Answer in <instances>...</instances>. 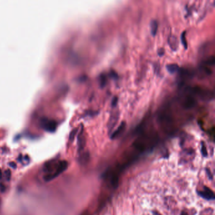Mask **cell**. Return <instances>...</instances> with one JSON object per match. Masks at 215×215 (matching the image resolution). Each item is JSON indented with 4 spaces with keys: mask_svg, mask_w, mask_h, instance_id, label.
<instances>
[{
    "mask_svg": "<svg viewBox=\"0 0 215 215\" xmlns=\"http://www.w3.org/2000/svg\"><path fill=\"white\" fill-rule=\"evenodd\" d=\"M198 194L199 196H201L202 198L206 199V200H214L215 197H214V194L213 191L209 189V187L206 186H204L203 190L202 191H198Z\"/></svg>",
    "mask_w": 215,
    "mask_h": 215,
    "instance_id": "6da1fadb",
    "label": "cell"
},
{
    "mask_svg": "<svg viewBox=\"0 0 215 215\" xmlns=\"http://www.w3.org/2000/svg\"><path fill=\"white\" fill-rule=\"evenodd\" d=\"M68 166V163L65 160H62V161H60L57 162L56 171H55L54 173L52 176V177H51L50 180H52V179H54L55 177H57L59 174H61V173H63L64 171H65L67 169Z\"/></svg>",
    "mask_w": 215,
    "mask_h": 215,
    "instance_id": "7a4b0ae2",
    "label": "cell"
},
{
    "mask_svg": "<svg viewBox=\"0 0 215 215\" xmlns=\"http://www.w3.org/2000/svg\"><path fill=\"white\" fill-rule=\"evenodd\" d=\"M126 124L124 121L121 122V123L120 125L118 126V128L112 133L110 135V139H115L120 136L122 133H123L126 129Z\"/></svg>",
    "mask_w": 215,
    "mask_h": 215,
    "instance_id": "3957f363",
    "label": "cell"
},
{
    "mask_svg": "<svg viewBox=\"0 0 215 215\" xmlns=\"http://www.w3.org/2000/svg\"><path fill=\"white\" fill-rule=\"evenodd\" d=\"M150 27L151 34L152 35V36L155 37L157 35V33L158 32V23L156 20H151L150 24Z\"/></svg>",
    "mask_w": 215,
    "mask_h": 215,
    "instance_id": "277c9868",
    "label": "cell"
},
{
    "mask_svg": "<svg viewBox=\"0 0 215 215\" xmlns=\"http://www.w3.org/2000/svg\"><path fill=\"white\" fill-rule=\"evenodd\" d=\"M169 44L172 50H176L179 45L177 38L176 36H170L169 39Z\"/></svg>",
    "mask_w": 215,
    "mask_h": 215,
    "instance_id": "5b68a950",
    "label": "cell"
},
{
    "mask_svg": "<svg viewBox=\"0 0 215 215\" xmlns=\"http://www.w3.org/2000/svg\"><path fill=\"white\" fill-rule=\"evenodd\" d=\"M78 150L79 151L82 150L85 146V138L83 135V129H81V131L78 136Z\"/></svg>",
    "mask_w": 215,
    "mask_h": 215,
    "instance_id": "8992f818",
    "label": "cell"
},
{
    "mask_svg": "<svg viewBox=\"0 0 215 215\" xmlns=\"http://www.w3.org/2000/svg\"><path fill=\"white\" fill-rule=\"evenodd\" d=\"M166 69L169 73L174 74V73L178 72L180 69V68L177 64L172 63V64L167 65L166 66Z\"/></svg>",
    "mask_w": 215,
    "mask_h": 215,
    "instance_id": "52a82bcc",
    "label": "cell"
},
{
    "mask_svg": "<svg viewBox=\"0 0 215 215\" xmlns=\"http://www.w3.org/2000/svg\"><path fill=\"white\" fill-rule=\"evenodd\" d=\"M107 76L104 73L100 74L98 76V83L100 87L102 88H104L107 84Z\"/></svg>",
    "mask_w": 215,
    "mask_h": 215,
    "instance_id": "ba28073f",
    "label": "cell"
},
{
    "mask_svg": "<svg viewBox=\"0 0 215 215\" xmlns=\"http://www.w3.org/2000/svg\"><path fill=\"white\" fill-rule=\"evenodd\" d=\"M118 117H119V116H118L117 114H114V116L111 117V118L109 120V131H111V129L115 126L116 124L117 123V122L118 120Z\"/></svg>",
    "mask_w": 215,
    "mask_h": 215,
    "instance_id": "9c48e42d",
    "label": "cell"
},
{
    "mask_svg": "<svg viewBox=\"0 0 215 215\" xmlns=\"http://www.w3.org/2000/svg\"><path fill=\"white\" fill-rule=\"evenodd\" d=\"M194 105H195V100H194L191 97L187 98L185 101H184L183 104V106L185 108H187V109L191 108Z\"/></svg>",
    "mask_w": 215,
    "mask_h": 215,
    "instance_id": "30bf717a",
    "label": "cell"
},
{
    "mask_svg": "<svg viewBox=\"0 0 215 215\" xmlns=\"http://www.w3.org/2000/svg\"><path fill=\"white\" fill-rule=\"evenodd\" d=\"M180 40L181 43L183 47V48L185 49H187V38H186V31H183L180 35Z\"/></svg>",
    "mask_w": 215,
    "mask_h": 215,
    "instance_id": "8fae6325",
    "label": "cell"
},
{
    "mask_svg": "<svg viewBox=\"0 0 215 215\" xmlns=\"http://www.w3.org/2000/svg\"><path fill=\"white\" fill-rule=\"evenodd\" d=\"M201 151L204 157H208V150L206 148V146L205 143H204V142L203 141H201Z\"/></svg>",
    "mask_w": 215,
    "mask_h": 215,
    "instance_id": "7c38bea8",
    "label": "cell"
},
{
    "mask_svg": "<svg viewBox=\"0 0 215 215\" xmlns=\"http://www.w3.org/2000/svg\"><path fill=\"white\" fill-rule=\"evenodd\" d=\"M88 159H89L88 153H83V155H82L80 157L79 161H80V163H81V164H84V163H86L88 161Z\"/></svg>",
    "mask_w": 215,
    "mask_h": 215,
    "instance_id": "4fadbf2b",
    "label": "cell"
},
{
    "mask_svg": "<svg viewBox=\"0 0 215 215\" xmlns=\"http://www.w3.org/2000/svg\"><path fill=\"white\" fill-rule=\"evenodd\" d=\"M205 64L207 65L208 66H213L214 64V56H212L209 58H208L206 61Z\"/></svg>",
    "mask_w": 215,
    "mask_h": 215,
    "instance_id": "5bb4252c",
    "label": "cell"
},
{
    "mask_svg": "<svg viewBox=\"0 0 215 215\" xmlns=\"http://www.w3.org/2000/svg\"><path fill=\"white\" fill-rule=\"evenodd\" d=\"M109 76L110 78H112V79H114V80H117L119 78L117 73L114 71H111L109 73Z\"/></svg>",
    "mask_w": 215,
    "mask_h": 215,
    "instance_id": "9a60e30c",
    "label": "cell"
},
{
    "mask_svg": "<svg viewBox=\"0 0 215 215\" xmlns=\"http://www.w3.org/2000/svg\"><path fill=\"white\" fill-rule=\"evenodd\" d=\"M77 130H78L77 129H73L72 131L71 132L70 135H69V139H70L71 141H73V140L74 139L75 136V135H76V134Z\"/></svg>",
    "mask_w": 215,
    "mask_h": 215,
    "instance_id": "2e32d148",
    "label": "cell"
},
{
    "mask_svg": "<svg viewBox=\"0 0 215 215\" xmlns=\"http://www.w3.org/2000/svg\"><path fill=\"white\" fill-rule=\"evenodd\" d=\"M118 100H119V98L117 96H115L113 97V98H112V102H111V105L112 107L116 106V105L118 103Z\"/></svg>",
    "mask_w": 215,
    "mask_h": 215,
    "instance_id": "e0dca14e",
    "label": "cell"
},
{
    "mask_svg": "<svg viewBox=\"0 0 215 215\" xmlns=\"http://www.w3.org/2000/svg\"><path fill=\"white\" fill-rule=\"evenodd\" d=\"M157 54L159 56L161 57L165 54V49L163 48H160L157 50Z\"/></svg>",
    "mask_w": 215,
    "mask_h": 215,
    "instance_id": "ac0fdd59",
    "label": "cell"
},
{
    "mask_svg": "<svg viewBox=\"0 0 215 215\" xmlns=\"http://www.w3.org/2000/svg\"><path fill=\"white\" fill-rule=\"evenodd\" d=\"M205 170H206V173H207V175H208V176L209 179L210 180H213V175H212V173H211V172L210 170H209V169L206 168Z\"/></svg>",
    "mask_w": 215,
    "mask_h": 215,
    "instance_id": "d6986e66",
    "label": "cell"
},
{
    "mask_svg": "<svg viewBox=\"0 0 215 215\" xmlns=\"http://www.w3.org/2000/svg\"><path fill=\"white\" fill-rule=\"evenodd\" d=\"M5 173H6V177L7 180H9L10 179V177H11V172H10L9 170H7L5 172Z\"/></svg>",
    "mask_w": 215,
    "mask_h": 215,
    "instance_id": "ffe728a7",
    "label": "cell"
},
{
    "mask_svg": "<svg viewBox=\"0 0 215 215\" xmlns=\"http://www.w3.org/2000/svg\"><path fill=\"white\" fill-rule=\"evenodd\" d=\"M5 186L3 185V183H0V192H4L5 191Z\"/></svg>",
    "mask_w": 215,
    "mask_h": 215,
    "instance_id": "44dd1931",
    "label": "cell"
},
{
    "mask_svg": "<svg viewBox=\"0 0 215 215\" xmlns=\"http://www.w3.org/2000/svg\"><path fill=\"white\" fill-rule=\"evenodd\" d=\"M153 215H161L160 213H159L157 211H153Z\"/></svg>",
    "mask_w": 215,
    "mask_h": 215,
    "instance_id": "7402d4cb",
    "label": "cell"
},
{
    "mask_svg": "<svg viewBox=\"0 0 215 215\" xmlns=\"http://www.w3.org/2000/svg\"><path fill=\"white\" fill-rule=\"evenodd\" d=\"M180 215H189L186 211H182L180 214Z\"/></svg>",
    "mask_w": 215,
    "mask_h": 215,
    "instance_id": "603a6c76",
    "label": "cell"
},
{
    "mask_svg": "<svg viewBox=\"0 0 215 215\" xmlns=\"http://www.w3.org/2000/svg\"><path fill=\"white\" fill-rule=\"evenodd\" d=\"M13 164H14V163H12V164H11V163H10V166L12 167L13 168H15V167H16V165H15V164L13 165Z\"/></svg>",
    "mask_w": 215,
    "mask_h": 215,
    "instance_id": "cb8c5ba5",
    "label": "cell"
},
{
    "mask_svg": "<svg viewBox=\"0 0 215 215\" xmlns=\"http://www.w3.org/2000/svg\"><path fill=\"white\" fill-rule=\"evenodd\" d=\"M81 215H90V214L88 213V212L87 211H85V212H84L82 214H81Z\"/></svg>",
    "mask_w": 215,
    "mask_h": 215,
    "instance_id": "d4e9b609",
    "label": "cell"
},
{
    "mask_svg": "<svg viewBox=\"0 0 215 215\" xmlns=\"http://www.w3.org/2000/svg\"><path fill=\"white\" fill-rule=\"evenodd\" d=\"M2 176V170H1V169H0V179H1Z\"/></svg>",
    "mask_w": 215,
    "mask_h": 215,
    "instance_id": "484cf974",
    "label": "cell"
}]
</instances>
